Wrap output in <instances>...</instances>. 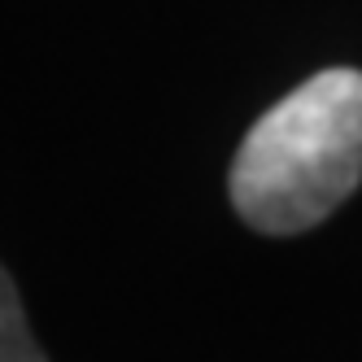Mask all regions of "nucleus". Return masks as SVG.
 Here are the masks:
<instances>
[{"label": "nucleus", "mask_w": 362, "mask_h": 362, "mask_svg": "<svg viewBox=\"0 0 362 362\" xmlns=\"http://www.w3.org/2000/svg\"><path fill=\"white\" fill-rule=\"evenodd\" d=\"M362 184V70L336 66L271 105L231 162V205L267 231L323 223Z\"/></svg>", "instance_id": "1"}, {"label": "nucleus", "mask_w": 362, "mask_h": 362, "mask_svg": "<svg viewBox=\"0 0 362 362\" xmlns=\"http://www.w3.org/2000/svg\"><path fill=\"white\" fill-rule=\"evenodd\" d=\"M0 362H48L35 345V336L27 327V315H22V301L13 279L0 267Z\"/></svg>", "instance_id": "2"}]
</instances>
